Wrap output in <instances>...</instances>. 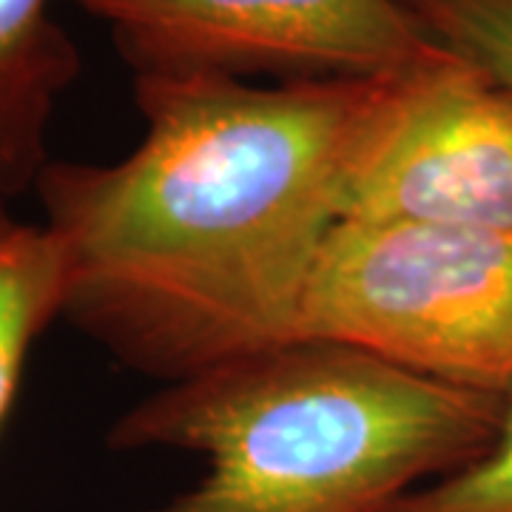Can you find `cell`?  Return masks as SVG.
<instances>
[{"instance_id": "obj_1", "label": "cell", "mask_w": 512, "mask_h": 512, "mask_svg": "<svg viewBox=\"0 0 512 512\" xmlns=\"http://www.w3.org/2000/svg\"><path fill=\"white\" fill-rule=\"evenodd\" d=\"M384 80L134 77L140 146L49 160L35 185L63 259L60 319L163 384L302 339Z\"/></svg>"}, {"instance_id": "obj_2", "label": "cell", "mask_w": 512, "mask_h": 512, "mask_svg": "<svg viewBox=\"0 0 512 512\" xmlns=\"http://www.w3.org/2000/svg\"><path fill=\"white\" fill-rule=\"evenodd\" d=\"M507 402L302 336L211 367L128 407L111 450H188L205 476L140 512H390L473 464Z\"/></svg>"}, {"instance_id": "obj_3", "label": "cell", "mask_w": 512, "mask_h": 512, "mask_svg": "<svg viewBox=\"0 0 512 512\" xmlns=\"http://www.w3.org/2000/svg\"><path fill=\"white\" fill-rule=\"evenodd\" d=\"M302 336L510 402L512 237L342 222L313 276Z\"/></svg>"}, {"instance_id": "obj_4", "label": "cell", "mask_w": 512, "mask_h": 512, "mask_svg": "<svg viewBox=\"0 0 512 512\" xmlns=\"http://www.w3.org/2000/svg\"><path fill=\"white\" fill-rule=\"evenodd\" d=\"M342 222L512 237V94L439 43L387 74L350 163Z\"/></svg>"}, {"instance_id": "obj_5", "label": "cell", "mask_w": 512, "mask_h": 512, "mask_svg": "<svg viewBox=\"0 0 512 512\" xmlns=\"http://www.w3.org/2000/svg\"><path fill=\"white\" fill-rule=\"evenodd\" d=\"M140 74L373 80L436 40L402 0H80Z\"/></svg>"}, {"instance_id": "obj_6", "label": "cell", "mask_w": 512, "mask_h": 512, "mask_svg": "<svg viewBox=\"0 0 512 512\" xmlns=\"http://www.w3.org/2000/svg\"><path fill=\"white\" fill-rule=\"evenodd\" d=\"M80 74V52L49 0H0V200L35 191L49 123Z\"/></svg>"}, {"instance_id": "obj_7", "label": "cell", "mask_w": 512, "mask_h": 512, "mask_svg": "<svg viewBox=\"0 0 512 512\" xmlns=\"http://www.w3.org/2000/svg\"><path fill=\"white\" fill-rule=\"evenodd\" d=\"M63 313V259L43 222L0 200V427L18 396L35 342Z\"/></svg>"}, {"instance_id": "obj_8", "label": "cell", "mask_w": 512, "mask_h": 512, "mask_svg": "<svg viewBox=\"0 0 512 512\" xmlns=\"http://www.w3.org/2000/svg\"><path fill=\"white\" fill-rule=\"evenodd\" d=\"M439 46L453 49L512 94V0H402Z\"/></svg>"}, {"instance_id": "obj_9", "label": "cell", "mask_w": 512, "mask_h": 512, "mask_svg": "<svg viewBox=\"0 0 512 512\" xmlns=\"http://www.w3.org/2000/svg\"><path fill=\"white\" fill-rule=\"evenodd\" d=\"M390 512H512V399L484 456L410 493Z\"/></svg>"}]
</instances>
